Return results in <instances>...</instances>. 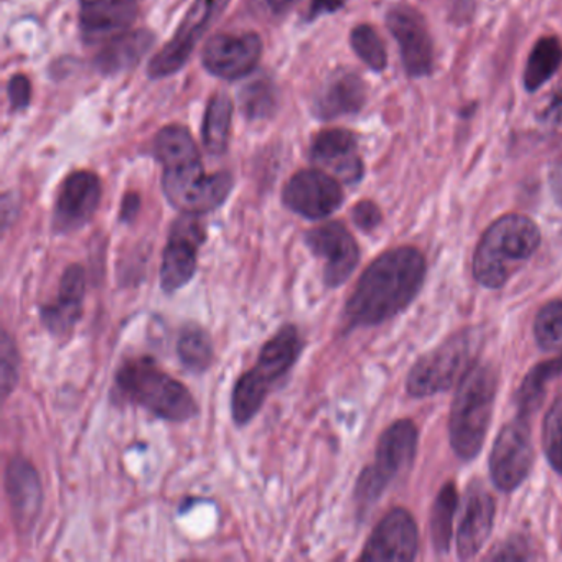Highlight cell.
<instances>
[{"instance_id": "cell-1", "label": "cell", "mask_w": 562, "mask_h": 562, "mask_svg": "<svg viewBox=\"0 0 562 562\" xmlns=\"http://www.w3.org/2000/svg\"><path fill=\"white\" fill-rule=\"evenodd\" d=\"M426 279V259L404 246L378 256L358 279L345 305L350 327H373L403 312L416 297Z\"/></svg>"}, {"instance_id": "cell-2", "label": "cell", "mask_w": 562, "mask_h": 562, "mask_svg": "<svg viewBox=\"0 0 562 562\" xmlns=\"http://www.w3.org/2000/svg\"><path fill=\"white\" fill-rule=\"evenodd\" d=\"M116 391L123 400L170 423H186L199 414L189 387L166 373L150 357L127 360L117 370Z\"/></svg>"}, {"instance_id": "cell-3", "label": "cell", "mask_w": 562, "mask_h": 562, "mask_svg": "<svg viewBox=\"0 0 562 562\" xmlns=\"http://www.w3.org/2000/svg\"><path fill=\"white\" fill-rule=\"evenodd\" d=\"M304 350L299 328L288 324L262 345L258 361L236 381L232 393V416L236 426H246L255 419L274 390L289 371L294 368Z\"/></svg>"}, {"instance_id": "cell-4", "label": "cell", "mask_w": 562, "mask_h": 562, "mask_svg": "<svg viewBox=\"0 0 562 562\" xmlns=\"http://www.w3.org/2000/svg\"><path fill=\"white\" fill-rule=\"evenodd\" d=\"M538 226L522 215H506L493 223L473 256V276L488 289H499L538 249Z\"/></svg>"}, {"instance_id": "cell-5", "label": "cell", "mask_w": 562, "mask_h": 562, "mask_svg": "<svg viewBox=\"0 0 562 562\" xmlns=\"http://www.w3.org/2000/svg\"><path fill=\"white\" fill-rule=\"evenodd\" d=\"M495 396L496 373L488 364H473L460 378L450 413V443L462 459H473L482 449Z\"/></svg>"}, {"instance_id": "cell-6", "label": "cell", "mask_w": 562, "mask_h": 562, "mask_svg": "<svg viewBox=\"0 0 562 562\" xmlns=\"http://www.w3.org/2000/svg\"><path fill=\"white\" fill-rule=\"evenodd\" d=\"M480 344V331L465 328L420 357L407 376V393L414 397H426L449 390L475 364Z\"/></svg>"}, {"instance_id": "cell-7", "label": "cell", "mask_w": 562, "mask_h": 562, "mask_svg": "<svg viewBox=\"0 0 562 562\" xmlns=\"http://www.w3.org/2000/svg\"><path fill=\"white\" fill-rule=\"evenodd\" d=\"M416 450L417 429L413 420H396L381 434L376 446V459L373 465L361 472L355 488V498L360 508L373 505L396 476L411 469Z\"/></svg>"}, {"instance_id": "cell-8", "label": "cell", "mask_w": 562, "mask_h": 562, "mask_svg": "<svg viewBox=\"0 0 562 562\" xmlns=\"http://www.w3.org/2000/svg\"><path fill=\"white\" fill-rule=\"evenodd\" d=\"M228 172L206 173L202 160L164 167L162 189L173 209L187 215H205L220 209L233 190Z\"/></svg>"}, {"instance_id": "cell-9", "label": "cell", "mask_w": 562, "mask_h": 562, "mask_svg": "<svg viewBox=\"0 0 562 562\" xmlns=\"http://www.w3.org/2000/svg\"><path fill=\"white\" fill-rule=\"evenodd\" d=\"M205 241V226L199 215L183 213L173 222L160 266V288L166 294H176L192 281L199 266L200 248Z\"/></svg>"}, {"instance_id": "cell-10", "label": "cell", "mask_w": 562, "mask_h": 562, "mask_svg": "<svg viewBox=\"0 0 562 562\" xmlns=\"http://www.w3.org/2000/svg\"><path fill=\"white\" fill-rule=\"evenodd\" d=\"M229 0H195L169 44L150 60L149 75L166 78L177 74L192 57L200 38L228 8Z\"/></svg>"}, {"instance_id": "cell-11", "label": "cell", "mask_w": 562, "mask_h": 562, "mask_svg": "<svg viewBox=\"0 0 562 562\" xmlns=\"http://www.w3.org/2000/svg\"><path fill=\"white\" fill-rule=\"evenodd\" d=\"M532 462H535V449H532L528 419L516 416L515 420L499 430L493 446L492 456H490V473H492L493 483L502 492L518 488L529 475Z\"/></svg>"}, {"instance_id": "cell-12", "label": "cell", "mask_w": 562, "mask_h": 562, "mask_svg": "<svg viewBox=\"0 0 562 562\" xmlns=\"http://www.w3.org/2000/svg\"><path fill=\"white\" fill-rule=\"evenodd\" d=\"M305 245L312 255L324 259V282L327 288H340L360 262V248L344 223L330 222L307 232Z\"/></svg>"}, {"instance_id": "cell-13", "label": "cell", "mask_w": 562, "mask_h": 562, "mask_svg": "<svg viewBox=\"0 0 562 562\" xmlns=\"http://www.w3.org/2000/svg\"><path fill=\"white\" fill-rule=\"evenodd\" d=\"M282 202L295 215L324 220L340 209L344 192L334 176L315 169L301 170L285 183Z\"/></svg>"}, {"instance_id": "cell-14", "label": "cell", "mask_w": 562, "mask_h": 562, "mask_svg": "<svg viewBox=\"0 0 562 562\" xmlns=\"http://www.w3.org/2000/svg\"><path fill=\"white\" fill-rule=\"evenodd\" d=\"M103 187L97 173L80 170L61 183L54 210V232L58 235L78 232L93 220L101 203Z\"/></svg>"}, {"instance_id": "cell-15", "label": "cell", "mask_w": 562, "mask_h": 562, "mask_svg": "<svg viewBox=\"0 0 562 562\" xmlns=\"http://www.w3.org/2000/svg\"><path fill=\"white\" fill-rule=\"evenodd\" d=\"M262 41L255 32L216 34L206 42L202 60L206 70L223 80H238L261 60Z\"/></svg>"}, {"instance_id": "cell-16", "label": "cell", "mask_w": 562, "mask_h": 562, "mask_svg": "<svg viewBox=\"0 0 562 562\" xmlns=\"http://www.w3.org/2000/svg\"><path fill=\"white\" fill-rule=\"evenodd\" d=\"M419 548L417 525L409 512L403 508L387 513L371 532L361 552V561H413Z\"/></svg>"}, {"instance_id": "cell-17", "label": "cell", "mask_w": 562, "mask_h": 562, "mask_svg": "<svg viewBox=\"0 0 562 562\" xmlns=\"http://www.w3.org/2000/svg\"><path fill=\"white\" fill-rule=\"evenodd\" d=\"M87 297V272L83 266L70 265L61 274L55 302L41 307V321L57 340H68L83 315Z\"/></svg>"}, {"instance_id": "cell-18", "label": "cell", "mask_w": 562, "mask_h": 562, "mask_svg": "<svg viewBox=\"0 0 562 562\" xmlns=\"http://www.w3.org/2000/svg\"><path fill=\"white\" fill-rule=\"evenodd\" d=\"M5 493L19 531L31 532L41 516L44 490L37 469L24 457L9 460L5 467Z\"/></svg>"}, {"instance_id": "cell-19", "label": "cell", "mask_w": 562, "mask_h": 562, "mask_svg": "<svg viewBox=\"0 0 562 562\" xmlns=\"http://www.w3.org/2000/svg\"><path fill=\"white\" fill-rule=\"evenodd\" d=\"M387 25L401 48L404 68L413 77H424L432 68V42L419 12L401 5L387 14Z\"/></svg>"}, {"instance_id": "cell-20", "label": "cell", "mask_w": 562, "mask_h": 562, "mask_svg": "<svg viewBox=\"0 0 562 562\" xmlns=\"http://www.w3.org/2000/svg\"><path fill=\"white\" fill-rule=\"evenodd\" d=\"M139 14L137 0H80V27L90 44L126 34Z\"/></svg>"}, {"instance_id": "cell-21", "label": "cell", "mask_w": 562, "mask_h": 562, "mask_svg": "<svg viewBox=\"0 0 562 562\" xmlns=\"http://www.w3.org/2000/svg\"><path fill=\"white\" fill-rule=\"evenodd\" d=\"M462 518L457 529V552L460 559H472L485 546L493 528L495 502L479 482L467 490Z\"/></svg>"}, {"instance_id": "cell-22", "label": "cell", "mask_w": 562, "mask_h": 562, "mask_svg": "<svg viewBox=\"0 0 562 562\" xmlns=\"http://www.w3.org/2000/svg\"><path fill=\"white\" fill-rule=\"evenodd\" d=\"M311 157L335 179L355 183L363 176V164L357 156V140L350 131H324L312 143Z\"/></svg>"}, {"instance_id": "cell-23", "label": "cell", "mask_w": 562, "mask_h": 562, "mask_svg": "<svg viewBox=\"0 0 562 562\" xmlns=\"http://www.w3.org/2000/svg\"><path fill=\"white\" fill-rule=\"evenodd\" d=\"M364 103V85L357 75L340 71L322 88L315 100V113L322 120H334L357 113Z\"/></svg>"}, {"instance_id": "cell-24", "label": "cell", "mask_w": 562, "mask_h": 562, "mask_svg": "<svg viewBox=\"0 0 562 562\" xmlns=\"http://www.w3.org/2000/svg\"><path fill=\"white\" fill-rule=\"evenodd\" d=\"M154 44V34L149 31L126 32L108 42L100 52L94 65L103 75L120 74L136 67Z\"/></svg>"}, {"instance_id": "cell-25", "label": "cell", "mask_w": 562, "mask_h": 562, "mask_svg": "<svg viewBox=\"0 0 562 562\" xmlns=\"http://www.w3.org/2000/svg\"><path fill=\"white\" fill-rule=\"evenodd\" d=\"M154 154L164 167L200 160L199 147L192 134L179 124L166 126L154 139Z\"/></svg>"}, {"instance_id": "cell-26", "label": "cell", "mask_w": 562, "mask_h": 562, "mask_svg": "<svg viewBox=\"0 0 562 562\" xmlns=\"http://www.w3.org/2000/svg\"><path fill=\"white\" fill-rule=\"evenodd\" d=\"M233 101L226 93H218L210 100L203 123V144L212 154H223L228 147L232 133Z\"/></svg>"}, {"instance_id": "cell-27", "label": "cell", "mask_w": 562, "mask_h": 562, "mask_svg": "<svg viewBox=\"0 0 562 562\" xmlns=\"http://www.w3.org/2000/svg\"><path fill=\"white\" fill-rule=\"evenodd\" d=\"M559 374H562V357L544 361V363L538 364L529 371L528 376L525 378L518 393H516L518 416L529 419V416L541 406L546 384Z\"/></svg>"}, {"instance_id": "cell-28", "label": "cell", "mask_w": 562, "mask_h": 562, "mask_svg": "<svg viewBox=\"0 0 562 562\" xmlns=\"http://www.w3.org/2000/svg\"><path fill=\"white\" fill-rule=\"evenodd\" d=\"M562 61V45L558 38H541L529 55L525 71V87L528 91L541 88L558 71Z\"/></svg>"}, {"instance_id": "cell-29", "label": "cell", "mask_w": 562, "mask_h": 562, "mask_svg": "<svg viewBox=\"0 0 562 562\" xmlns=\"http://www.w3.org/2000/svg\"><path fill=\"white\" fill-rule=\"evenodd\" d=\"M177 355L187 370L195 374L203 373L212 367V338L199 325H189L180 334Z\"/></svg>"}, {"instance_id": "cell-30", "label": "cell", "mask_w": 562, "mask_h": 562, "mask_svg": "<svg viewBox=\"0 0 562 562\" xmlns=\"http://www.w3.org/2000/svg\"><path fill=\"white\" fill-rule=\"evenodd\" d=\"M457 502H459V496H457L456 485L450 482L440 490L439 496L434 503L432 515H430V536H432L437 554H447L449 551Z\"/></svg>"}, {"instance_id": "cell-31", "label": "cell", "mask_w": 562, "mask_h": 562, "mask_svg": "<svg viewBox=\"0 0 562 562\" xmlns=\"http://www.w3.org/2000/svg\"><path fill=\"white\" fill-rule=\"evenodd\" d=\"M535 335L544 350H562V301L549 302L541 308L536 317Z\"/></svg>"}, {"instance_id": "cell-32", "label": "cell", "mask_w": 562, "mask_h": 562, "mask_svg": "<svg viewBox=\"0 0 562 562\" xmlns=\"http://www.w3.org/2000/svg\"><path fill=\"white\" fill-rule=\"evenodd\" d=\"M0 391H2V400H8L21 380V353H19L18 344L14 338L9 335L8 330L2 331V340H0Z\"/></svg>"}, {"instance_id": "cell-33", "label": "cell", "mask_w": 562, "mask_h": 562, "mask_svg": "<svg viewBox=\"0 0 562 562\" xmlns=\"http://www.w3.org/2000/svg\"><path fill=\"white\" fill-rule=\"evenodd\" d=\"M351 47L371 70L381 71L386 67L387 58L383 42L370 25H360L351 32Z\"/></svg>"}, {"instance_id": "cell-34", "label": "cell", "mask_w": 562, "mask_h": 562, "mask_svg": "<svg viewBox=\"0 0 562 562\" xmlns=\"http://www.w3.org/2000/svg\"><path fill=\"white\" fill-rule=\"evenodd\" d=\"M243 113L249 120L271 116L276 110V90L269 81L258 80L248 85L241 93Z\"/></svg>"}, {"instance_id": "cell-35", "label": "cell", "mask_w": 562, "mask_h": 562, "mask_svg": "<svg viewBox=\"0 0 562 562\" xmlns=\"http://www.w3.org/2000/svg\"><path fill=\"white\" fill-rule=\"evenodd\" d=\"M542 447L552 469L562 475V397L555 401L546 414Z\"/></svg>"}, {"instance_id": "cell-36", "label": "cell", "mask_w": 562, "mask_h": 562, "mask_svg": "<svg viewBox=\"0 0 562 562\" xmlns=\"http://www.w3.org/2000/svg\"><path fill=\"white\" fill-rule=\"evenodd\" d=\"M299 2L301 0H249V5L259 18L276 21V19L284 18Z\"/></svg>"}, {"instance_id": "cell-37", "label": "cell", "mask_w": 562, "mask_h": 562, "mask_svg": "<svg viewBox=\"0 0 562 562\" xmlns=\"http://www.w3.org/2000/svg\"><path fill=\"white\" fill-rule=\"evenodd\" d=\"M9 100L14 110H24L31 104L32 87L31 81L24 75H15L11 78L8 87Z\"/></svg>"}, {"instance_id": "cell-38", "label": "cell", "mask_w": 562, "mask_h": 562, "mask_svg": "<svg viewBox=\"0 0 562 562\" xmlns=\"http://www.w3.org/2000/svg\"><path fill=\"white\" fill-rule=\"evenodd\" d=\"M351 216H353L355 225L363 229V232H371L381 223L380 209L373 202H368V200L355 205Z\"/></svg>"}, {"instance_id": "cell-39", "label": "cell", "mask_w": 562, "mask_h": 562, "mask_svg": "<svg viewBox=\"0 0 562 562\" xmlns=\"http://www.w3.org/2000/svg\"><path fill=\"white\" fill-rule=\"evenodd\" d=\"M140 209V199L137 193H127L123 200V206H121V222L130 223L136 218L137 212Z\"/></svg>"}, {"instance_id": "cell-40", "label": "cell", "mask_w": 562, "mask_h": 562, "mask_svg": "<svg viewBox=\"0 0 562 562\" xmlns=\"http://www.w3.org/2000/svg\"><path fill=\"white\" fill-rule=\"evenodd\" d=\"M344 5V0H314L311 5V18H318L324 12H335Z\"/></svg>"}, {"instance_id": "cell-41", "label": "cell", "mask_w": 562, "mask_h": 562, "mask_svg": "<svg viewBox=\"0 0 562 562\" xmlns=\"http://www.w3.org/2000/svg\"><path fill=\"white\" fill-rule=\"evenodd\" d=\"M552 186H554L555 196H558L559 202H562V164L555 169Z\"/></svg>"}, {"instance_id": "cell-42", "label": "cell", "mask_w": 562, "mask_h": 562, "mask_svg": "<svg viewBox=\"0 0 562 562\" xmlns=\"http://www.w3.org/2000/svg\"><path fill=\"white\" fill-rule=\"evenodd\" d=\"M551 114H555V121H558V123H561L562 121V93H561V97H558V100H555V103L552 104L551 106V110H549V116H551Z\"/></svg>"}]
</instances>
